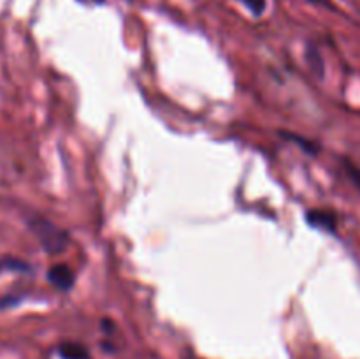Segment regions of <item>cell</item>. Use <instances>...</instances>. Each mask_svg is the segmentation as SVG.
I'll list each match as a JSON object with an SVG mask.
<instances>
[{
	"label": "cell",
	"instance_id": "cell-13",
	"mask_svg": "<svg viewBox=\"0 0 360 359\" xmlns=\"http://www.w3.org/2000/svg\"><path fill=\"white\" fill-rule=\"evenodd\" d=\"M4 271V266H2V263H0V273H2Z\"/></svg>",
	"mask_w": 360,
	"mask_h": 359
},
{
	"label": "cell",
	"instance_id": "cell-1",
	"mask_svg": "<svg viewBox=\"0 0 360 359\" xmlns=\"http://www.w3.org/2000/svg\"><path fill=\"white\" fill-rule=\"evenodd\" d=\"M27 225L35 234L37 241L41 243L42 250L49 253V256H58V253H62L69 246V232L63 231L62 227L53 224L48 218L41 217V215H34V217L27 218Z\"/></svg>",
	"mask_w": 360,
	"mask_h": 359
},
{
	"label": "cell",
	"instance_id": "cell-2",
	"mask_svg": "<svg viewBox=\"0 0 360 359\" xmlns=\"http://www.w3.org/2000/svg\"><path fill=\"white\" fill-rule=\"evenodd\" d=\"M306 224L313 229L327 232V234H338L340 227V215L330 208H311L304 213Z\"/></svg>",
	"mask_w": 360,
	"mask_h": 359
},
{
	"label": "cell",
	"instance_id": "cell-10",
	"mask_svg": "<svg viewBox=\"0 0 360 359\" xmlns=\"http://www.w3.org/2000/svg\"><path fill=\"white\" fill-rule=\"evenodd\" d=\"M23 299V296H16V294H7L4 298H0V310H7V308H14L18 306Z\"/></svg>",
	"mask_w": 360,
	"mask_h": 359
},
{
	"label": "cell",
	"instance_id": "cell-11",
	"mask_svg": "<svg viewBox=\"0 0 360 359\" xmlns=\"http://www.w3.org/2000/svg\"><path fill=\"white\" fill-rule=\"evenodd\" d=\"M101 327H102V331L105 333V336H112V334H115V331H116V324L112 322L111 319H102Z\"/></svg>",
	"mask_w": 360,
	"mask_h": 359
},
{
	"label": "cell",
	"instance_id": "cell-8",
	"mask_svg": "<svg viewBox=\"0 0 360 359\" xmlns=\"http://www.w3.org/2000/svg\"><path fill=\"white\" fill-rule=\"evenodd\" d=\"M341 164H343V169L345 172H347L348 180L360 190V165H357L354 160H350V158L347 157L341 158Z\"/></svg>",
	"mask_w": 360,
	"mask_h": 359
},
{
	"label": "cell",
	"instance_id": "cell-7",
	"mask_svg": "<svg viewBox=\"0 0 360 359\" xmlns=\"http://www.w3.org/2000/svg\"><path fill=\"white\" fill-rule=\"evenodd\" d=\"M0 263H2L4 270H9V271H20V273H30L32 267L30 264L25 263V260L18 259V257H4V259H0Z\"/></svg>",
	"mask_w": 360,
	"mask_h": 359
},
{
	"label": "cell",
	"instance_id": "cell-14",
	"mask_svg": "<svg viewBox=\"0 0 360 359\" xmlns=\"http://www.w3.org/2000/svg\"><path fill=\"white\" fill-rule=\"evenodd\" d=\"M95 2H98V4H102V2H104V0H95Z\"/></svg>",
	"mask_w": 360,
	"mask_h": 359
},
{
	"label": "cell",
	"instance_id": "cell-9",
	"mask_svg": "<svg viewBox=\"0 0 360 359\" xmlns=\"http://www.w3.org/2000/svg\"><path fill=\"white\" fill-rule=\"evenodd\" d=\"M238 2H241L257 18L262 16L267 9V0H238Z\"/></svg>",
	"mask_w": 360,
	"mask_h": 359
},
{
	"label": "cell",
	"instance_id": "cell-6",
	"mask_svg": "<svg viewBox=\"0 0 360 359\" xmlns=\"http://www.w3.org/2000/svg\"><path fill=\"white\" fill-rule=\"evenodd\" d=\"M304 58L306 62H308L309 69L313 70V74H315L319 80H323V76H326V62H323L322 53L319 51V48H316L313 42H309V44L306 46Z\"/></svg>",
	"mask_w": 360,
	"mask_h": 359
},
{
	"label": "cell",
	"instance_id": "cell-12",
	"mask_svg": "<svg viewBox=\"0 0 360 359\" xmlns=\"http://www.w3.org/2000/svg\"><path fill=\"white\" fill-rule=\"evenodd\" d=\"M308 2L313 4V6H322V7H329V9H333L329 0H308Z\"/></svg>",
	"mask_w": 360,
	"mask_h": 359
},
{
	"label": "cell",
	"instance_id": "cell-5",
	"mask_svg": "<svg viewBox=\"0 0 360 359\" xmlns=\"http://www.w3.org/2000/svg\"><path fill=\"white\" fill-rule=\"evenodd\" d=\"M56 354L60 359H91L86 345L79 344V341H62L56 347Z\"/></svg>",
	"mask_w": 360,
	"mask_h": 359
},
{
	"label": "cell",
	"instance_id": "cell-4",
	"mask_svg": "<svg viewBox=\"0 0 360 359\" xmlns=\"http://www.w3.org/2000/svg\"><path fill=\"white\" fill-rule=\"evenodd\" d=\"M280 136L283 137L285 141H288V143L297 144V146L302 150V153L309 155V157H319L320 150H322V146H320V144L316 143V141L308 139V137H304V136H299V134H295V132H288V130H280Z\"/></svg>",
	"mask_w": 360,
	"mask_h": 359
},
{
	"label": "cell",
	"instance_id": "cell-3",
	"mask_svg": "<svg viewBox=\"0 0 360 359\" xmlns=\"http://www.w3.org/2000/svg\"><path fill=\"white\" fill-rule=\"evenodd\" d=\"M46 278H48V282L53 287H56L62 292H69L74 287V284H76V273H74L69 264L63 263L49 266L48 271H46Z\"/></svg>",
	"mask_w": 360,
	"mask_h": 359
}]
</instances>
